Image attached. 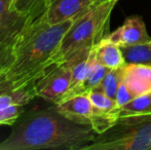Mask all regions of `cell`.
<instances>
[{"label":"cell","mask_w":151,"mask_h":150,"mask_svg":"<svg viewBox=\"0 0 151 150\" xmlns=\"http://www.w3.org/2000/svg\"><path fill=\"white\" fill-rule=\"evenodd\" d=\"M14 0H0V45L10 44L29 24L28 19L12 7Z\"/></svg>","instance_id":"9"},{"label":"cell","mask_w":151,"mask_h":150,"mask_svg":"<svg viewBox=\"0 0 151 150\" xmlns=\"http://www.w3.org/2000/svg\"><path fill=\"white\" fill-rule=\"evenodd\" d=\"M125 63L151 65V40L136 45L121 47Z\"/></svg>","instance_id":"15"},{"label":"cell","mask_w":151,"mask_h":150,"mask_svg":"<svg viewBox=\"0 0 151 150\" xmlns=\"http://www.w3.org/2000/svg\"><path fill=\"white\" fill-rule=\"evenodd\" d=\"M106 39L117 44L120 47L136 45L150 41L151 37L148 34L143 18L138 14H134L127 19L121 26L110 32Z\"/></svg>","instance_id":"7"},{"label":"cell","mask_w":151,"mask_h":150,"mask_svg":"<svg viewBox=\"0 0 151 150\" xmlns=\"http://www.w3.org/2000/svg\"><path fill=\"white\" fill-rule=\"evenodd\" d=\"M93 4V0H50L41 19L50 25L75 20Z\"/></svg>","instance_id":"8"},{"label":"cell","mask_w":151,"mask_h":150,"mask_svg":"<svg viewBox=\"0 0 151 150\" xmlns=\"http://www.w3.org/2000/svg\"><path fill=\"white\" fill-rule=\"evenodd\" d=\"M124 65L119 67V68L109 69L108 72L106 73L105 77L102 80V82L100 83V85H98V88H101L107 96L111 97L113 99H115L116 94H117V90L119 88V84L122 81Z\"/></svg>","instance_id":"17"},{"label":"cell","mask_w":151,"mask_h":150,"mask_svg":"<svg viewBox=\"0 0 151 150\" xmlns=\"http://www.w3.org/2000/svg\"><path fill=\"white\" fill-rule=\"evenodd\" d=\"M68 119L80 124H90L93 115V104L88 94L72 96L58 104H52Z\"/></svg>","instance_id":"10"},{"label":"cell","mask_w":151,"mask_h":150,"mask_svg":"<svg viewBox=\"0 0 151 150\" xmlns=\"http://www.w3.org/2000/svg\"><path fill=\"white\" fill-rule=\"evenodd\" d=\"M108 70H109V68L103 66L101 63L98 62L95 56V59H93V64H91V70H90V72H88V77L86 78V80L83 81L82 85L80 86L77 95L88 94L91 90H93V88H96L98 85H100V83L102 82L103 78L105 77Z\"/></svg>","instance_id":"16"},{"label":"cell","mask_w":151,"mask_h":150,"mask_svg":"<svg viewBox=\"0 0 151 150\" xmlns=\"http://www.w3.org/2000/svg\"><path fill=\"white\" fill-rule=\"evenodd\" d=\"M48 2L50 0H14L12 7L32 23L43 16Z\"/></svg>","instance_id":"13"},{"label":"cell","mask_w":151,"mask_h":150,"mask_svg":"<svg viewBox=\"0 0 151 150\" xmlns=\"http://www.w3.org/2000/svg\"><path fill=\"white\" fill-rule=\"evenodd\" d=\"M151 114L119 117L84 150H150Z\"/></svg>","instance_id":"4"},{"label":"cell","mask_w":151,"mask_h":150,"mask_svg":"<svg viewBox=\"0 0 151 150\" xmlns=\"http://www.w3.org/2000/svg\"><path fill=\"white\" fill-rule=\"evenodd\" d=\"M151 114V93L138 96L119 108V117Z\"/></svg>","instance_id":"14"},{"label":"cell","mask_w":151,"mask_h":150,"mask_svg":"<svg viewBox=\"0 0 151 150\" xmlns=\"http://www.w3.org/2000/svg\"><path fill=\"white\" fill-rule=\"evenodd\" d=\"M122 80L135 98L151 93V65L127 63Z\"/></svg>","instance_id":"11"},{"label":"cell","mask_w":151,"mask_h":150,"mask_svg":"<svg viewBox=\"0 0 151 150\" xmlns=\"http://www.w3.org/2000/svg\"><path fill=\"white\" fill-rule=\"evenodd\" d=\"M93 3H101V2H105V1H108V0H93Z\"/></svg>","instance_id":"21"},{"label":"cell","mask_w":151,"mask_h":150,"mask_svg":"<svg viewBox=\"0 0 151 150\" xmlns=\"http://www.w3.org/2000/svg\"><path fill=\"white\" fill-rule=\"evenodd\" d=\"M134 98H135L134 95L129 92L127 84H125L122 80V81L120 82L119 88H118V90H117V94H116V97H115V100H116V102H117L119 108L121 106H123V105H125L127 103H129L131 100H133Z\"/></svg>","instance_id":"20"},{"label":"cell","mask_w":151,"mask_h":150,"mask_svg":"<svg viewBox=\"0 0 151 150\" xmlns=\"http://www.w3.org/2000/svg\"><path fill=\"white\" fill-rule=\"evenodd\" d=\"M25 113V106L14 105L0 110V126H14Z\"/></svg>","instance_id":"18"},{"label":"cell","mask_w":151,"mask_h":150,"mask_svg":"<svg viewBox=\"0 0 151 150\" xmlns=\"http://www.w3.org/2000/svg\"><path fill=\"white\" fill-rule=\"evenodd\" d=\"M97 135L91 126L68 119L52 105L23 114L0 150H84Z\"/></svg>","instance_id":"1"},{"label":"cell","mask_w":151,"mask_h":150,"mask_svg":"<svg viewBox=\"0 0 151 150\" xmlns=\"http://www.w3.org/2000/svg\"><path fill=\"white\" fill-rule=\"evenodd\" d=\"M72 71L69 61L52 64L34 84L36 97L50 104H58L71 88Z\"/></svg>","instance_id":"5"},{"label":"cell","mask_w":151,"mask_h":150,"mask_svg":"<svg viewBox=\"0 0 151 150\" xmlns=\"http://www.w3.org/2000/svg\"><path fill=\"white\" fill-rule=\"evenodd\" d=\"M88 94L93 104L91 126L97 134H102L119 119V106L115 99L107 96L98 86Z\"/></svg>","instance_id":"6"},{"label":"cell","mask_w":151,"mask_h":150,"mask_svg":"<svg viewBox=\"0 0 151 150\" xmlns=\"http://www.w3.org/2000/svg\"><path fill=\"white\" fill-rule=\"evenodd\" d=\"M118 0L95 3L75 19L52 57V64L68 61L84 48L93 47L109 34L110 18Z\"/></svg>","instance_id":"3"},{"label":"cell","mask_w":151,"mask_h":150,"mask_svg":"<svg viewBox=\"0 0 151 150\" xmlns=\"http://www.w3.org/2000/svg\"><path fill=\"white\" fill-rule=\"evenodd\" d=\"M73 22L50 25L40 18L26 25L12 41V61L0 76V84L20 88L34 83L52 65V57Z\"/></svg>","instance_id":"2"},{"label":"cell","mask_w":151,"mask_h":150,"mask_svg":"<svg viewBox=\"0 0 151 150\" xmlns=\"http://www.w3.org/2000/svg\"><path fill=\"white\" fill-rule=\"evenodd\" d=\"M12 61V46L10 44L0 45V76L5 72Z\"/></svg>","instance_id":"19"},{"label":"cell","mask_w":151,"mask_h":150,"mask_svg":"<svg viewBox=\"0 0 151 150\" xmlns=\"http://www.w3.org/2000/svg\"><path fill=\"white\" fill-rule=\"evenodd\" d=\"M95 52L98 62L109 69L119 68L125 64L121 47L106 37L95 45Z\"/></svg>","instance_id":"12"}]
</instances>
